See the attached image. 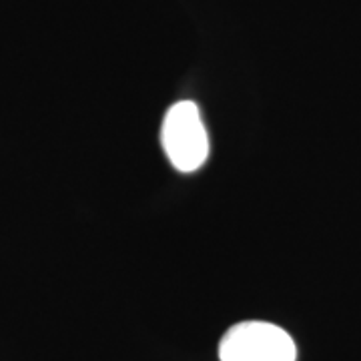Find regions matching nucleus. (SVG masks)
Returning a JSON list of instances; mask_svg holds the SVG:
<instances>
[{
  "mask_svg": "<svg viewBox=\"0 0 361 361\" xmlns=\"http://www.w3.org/2000/svg\"><path fill=\"white\" fill-rule=\"evenodd\" d=\"M161 141L177 171L193 173L203 167L209 157V137L199 106L191 101L173 104L163 121Z\"/></svg>",
  "mask_w": 361,
  "mask_h": 361,
  "instance_id": "obj_1",
  "label": "nucleus"
},
{
  "mask_svg": "<svg viewBox=\"0 0 361 361\" xmlns=\"http://www.w3.org/2000/svg\"><path fill=\"white\" fill-rule=\"evenodd\" d=\"M297 349L291 336L267 322L233 325L221 337L219 361H295Z\"/></svg>",
  "mask_w": 361,
  "mask_h": 361,
  "instance_id": "obj_2",
  "label": "nucleus"
}]
</instances>
